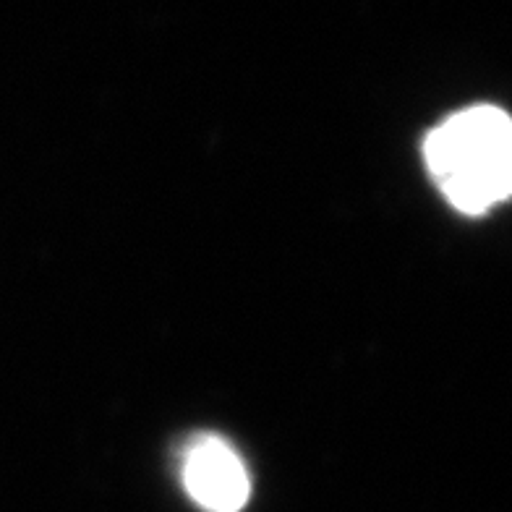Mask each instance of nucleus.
Masks as SVG:
<instances>
[{
    "instance_id": "f03ea898",
    "label": "nucleus",
    "mask_w": 512,
    "mask_h": 512,
    "mask_svg": "<svg viewBox=\"0 0 512 512\" xmlns=\"http://www.w3.org/2000/svg\"><path fill=\"white\" fill-rule=\"evenodd\" d=\"M183 484L207 512H238L249 502L246 465L223 439H199L183 463Z\"/></svg>"
},
{
    "instance_id": "f257e3e1",
    "label": "nucleus",
    "mask_w": 512,
    "mask_h": 512,
    "mask_svg": "<svg viewBox=\"0 0 512 512\" xmlns=\"http://www.w3.org/2000/svg\"><path fill=\"white\" fill-rule=\"evenodd\" d=\"M426 165L452 207L479 215L512 196V118L492 105L460 110L434 128Z\"/></svg>"
}]
</instances>
